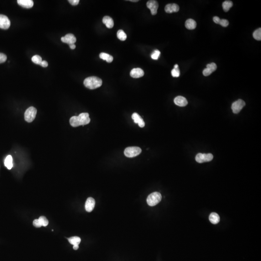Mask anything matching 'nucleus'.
<instances>
[{
  "mask_svg": "<svg viewBox=\"0 0 261 261\" xmlns=\"http://www.w3.org/2000/svg\"><path fill=\"white\" fill-rule=\"evenodd\" d=\"M89 114L87 113H82L78 116H73L70 119V123L72 126L77 127L80 125H87L90 123Z\"/></svg>",
  "mask_w": 261,
  "mask_h": 261,
  "instance_id": "1",
  "label": "nucleus"
},
{
  "mask_svg": "<svg viewBox=\"0 0 261 261\" xmlns=\"http://www.w3.org/2000/svg\"><path fill=\"white\" fill-rule=\"evenodd\" d=\"M102 80L101 78L96 77H90L86 78L84 81V85L86 88L90 89H96L99 88L102 85Z\"/></svg>",
  "mask_w": 261,
  "mask_h": 261,
  "instance_id": "2",
  "label": "nucleus"
},
{
  "mask_svg": "<svg viewBox=\"0 0 261 261\" xmlns=\"http://www.w3.org/2000/svg\"><path fill=\"white\" fill-rule=\"evenodd\" d=\"M162 198V197L161 193L158 192H154L148 196L147 199V202L150 206L153 207L161 202Z\"/></svg>",
  "mask_w": 261,
  "mask_h": 261,
  "instance_id": "3",
  "label": "nucleus"
},
{
  "mask_svg": "<svg viewBox=\"0 0 261 261\" xmlns=\"http://www.w3.org/2000/svg\"><path fill=\"white\" fill-rule=\"evenodd\" d=\"M142 150L138 147H130L125 149L124 155L127 157L133 158L141 153Z\"/></svg>",
  "mask_w": 261,
  "mask_h": 261,
  "instance_id": "4",
  "label": "nucleus"
},
{
  "mask_svg": "<svg viewBox=\"0 0 261 261\" xmlns=\"http://www.w3.org/2000/svg\"><path fill=\"white\" fill-rule=\"evenodd\" d=\"M37 114V110L33 107L29 108L25 111L24 119L28 123H32L35 120Z\"/></svg>",
  "mask_w": 261,
  "mask_h": 261,
  "instance_id": "5",
  "label": "nucleus"
},
{
  "mask_svg": "<svg viewBox=\"0 0 261 261\" xmlns=\"http://www.w3.org/2000/svg\"><path fill=\"white\" fill-rule=\"evenodd\" d=\"M213 158V155L211 153H198L196 156V160L197 162L203 163L211 161Z\"/></svg>",
  "mask_w": 261,
  "mask_h": 261,
  "instance_id": "6",
  "label": "nucleus"
},
{
  "mask_svg": "<svg viewBox=\"0 0 261 261\" xmlns=\"http://www.w3.org/2000/svg\"><path fill=\"white\" fill-rule=\"evenodd\" d=\"M245 105V102L241 99H239L235 102L232 105V109L235 114H238L240 112L243 107Z\"/></svg>",
  "mask_w": 261,
  "mask_h": 261,
  "instance_id": "7",
  "label": "nucleus"
},
{
  "mask_svg": "<svg viewBox=\"0 0 261 261\" xmlns=\"http://www.w3.org/2000/svg\"><path fill=\"white\" fill-rule=\"evenodd\" d=\"M11 23L8 17L5 15L0 14V28L7 30L10 27Z\"/></svg>",
  "mask_w": 261,
  "mask_h": 261,
  "instance_id": "8",
  "label": "nucleus"
},
{
  "mask_svg": "<svg viewBox=\"0 0 261 261\" xmlns=\"http://www.w3.org/2000/svg\"><path fill=\"white\" fill-rule=\"evenodd\" d=\"M147 6L150 9L152 15H155L157 13V10L159 8V4L157 2L154 0L149 1L147 3Z\"/></svg>",
  "mask_w": 261,
  "mask_h": 261,
  "instance_id": "9",
  "label": "nucleus"
},
{
  "mask_svg": "<svg viewBox=\"0 0 261 261\" xmlns=\"http://www.w3.org/2000/svg\"><path fill=\"white\" fill-rule=\"evenodd\" d=\"M61 40L62 42L68 44L69 45H71L74 44L77 41V39L74 35L72 34H68L64 37H62Z\"/></svg>",
  "mask_w": 261,
  "mask_h": 261,
  "instance_id": "10",
  "label": "nucleus"
},
{
  "mask_svg": "<svg viewBox=\"0 0 261 261\" xmlns=\"http://www.w3.org/2000/svg\"><path fill=\"white\" fill-rule=\"evenodd\" d=\"M96 205L95 200L92 197L88 198L85 203V209L88 212H90L94 209Z\"/></svg>",
  "mask_w": 261,
  "mask_h": 261,
  "instance_id": "11",
  "label": "nucleus"
},
{
  "mask_svg": "<svg viewBox=\"0 0 261 261\" xmlns=\"http://www.w3.org/2000/svg\"><path fill=\"white\" fill-rule=\"evenodd\" d=\"M144 75V72L140 68H134L130 72V76L133 78H138L142 77Z\"/></svg>",
  "mask_w": 261,
  "mask_h": 261,
  "instance_id": "12",
  "label": "nucleus"
},
{
  "mask_svg": "<svg viewBox=\"0 0 261 261\" xmlns=\"http://www.w3.org/2000/svg\"><path fill=\"white\" fill-rule=\"evenodd\" d=\"M165 11L167 13H172L177 12L180 10V8L178 5L176 4H168L165 7Z\"/></svg>",
  "mask_w": 261,
  "mask_h": 261,
  "instance_id": "13",
  "label": "nucleus"
},
{
  "mask_svg": "<svg viewBox=\"0 0 261 261\" xmlns=\"http://www.w3.org/2000/svg\"><path fill=\"white\" fill-rule=\"evenodd\" d=\"M132 118L134 120V123L138 124L139 126L140 127L143 128L145 126V122L144 121L142 118H141V117L138 113H133Z\"/></svg>",
  "mask_w": 261,
  "mask_h": 261,
  "instance_id": "14",
  "label": "nucleus"
},
{
  "mask_svg": "<svg viewBox=\"0 0 261 261\" xmlns=\"http://www.w3.org/2000/svg\"><path fill=\"white\" fill-rule=\"evenodd\" d=\"M174 103L176 105H178L179 107H185L188 104V101L187 99L184 97L181 96H178L174 99Z\"/></svg>",
  "mask_w": 261,
  "mask_h": 261,
  "instance_id": "15",
  "label": "nucleus"
},
{
  "mask_svg": "<svg viewBox=\"0 0 261 261\" xmlns=\"http://www.w3.org/2000/svg\"><path fill=\"white\" fill-rule=\"evenodd\" d=\"M17 2L20 6L26 8H30L34 6V2L32 0H17Z\"/></svg>",
  "mask_w": 261,
  "mask_h": 261,
  "instance_id": "16",
  "label": "nucleus"
},
{
  "mask_svg": "<svg viewBox=\"0 0 261 261\" xmlns=\"http://www.w3.org/2000/svg\"><path fill=\"white\" fill-rule=\"evenodd\" d=\"M103 23L108 28H112L114 26V21L111 17L109 16L104 17L103 19Z\"/></svg>",
  "mask_w": 261,
  "mask_h": 261,
  "instance_id": "17",
  "label": "nucleus"
},
{
  "mask_svg": "<svg viewBox=\"0 0 261 261\" xmlns=\"http://www.w3.org/2000/svg\"><path fill=\"white\" fill-rule=\"evenodd\" d=\"M196 23L194 20L190 19L185 22V27L188 30H193L196 27Z\"/></svg>",
  "mask_w": 261,
  "mask_h": 261,
  "instance_id": "18",
  "label": "nucleus"
},
{
  "mask_svg": "<svg viewBox=\"0 0 261 261\" xmlns=\"http://www.w3.org/2000/svg\"><path fill=\"white\" fill-rule=\"evenodd\" d=\"M209 219L210 222L214 224H217L220 220V218L219 215L215 212L211 213L209 217Z\"/></svg>",
  "mask_w": 261,
  "mask_h": 261,
  "instance_id": "19",
  "label": "nucleus"
},
{
  "mask_svg": "<svg viewBox=\"0 0 261 261\" xmlns=\"http://www.w3.org/2000/svg\"><path fill=\"white\" fill-rule=\"evenodd\" d=\"M5 165L8 169H11L13 167V158L11 155H8L6 157L5 161Z\"/></svg>",
  "mask_w": 261,
  "mask_h": 261,
  "instance_id": "20",
  "label": "nucleus"
},
{
  "mask_svg": "<svg viewBox=\"0 0 261 261\" xmlns=\"http://www.w3.org/2000/svg\"><path fill=\"white\" fill-rule=\"evenodd\" d=\"M68 239L70 243L73 245H79L81 242V238L78 236H73Z\"/></svg>",
  "mask_w": 261,
  "mask_h": 261,
  "instance_id": "21",
  "label": "nucleus"
},
{
  "mask_svg": "<svg viewBox=\"0 0 261 261\" xmlns=\"http://www.w3.org/2000/svg\"><path fill=\"white\" fill-rule=\"evenodd\" d=\"M233 2L230 1H224L223 4V9L224 11H229L230 9L233 6Z\"/></svg>",
  "mask_w": 261,
  "mask_h": 261,
  "instance_id": "22",
  "label": "nucleus"
},
{
  "mask_svg": "<svg viewBox=\"0 0 261 261\" xmlns=\"http://www.w3.org/2000/svg\"><path fill=\"white\" fill-rule=\"evenodd\" d=\"M117 37L121 41H125L127 38V35L123 30H120L117 32Z\"/></svg>",
  "mask_w": 261,
  "mask_h": 261,
  "instance_id": "23",
  "label": "nucleus"
},
{
  "mask_svg": "<svg viewBox=\"0 0 261 261\" xmlns=\"http://www.w3.org/2000/svg\"><path fill=\"white\" fill-rule=\"evenodd\" d=\"M254 38L258 41H260L261 40V29H258L257 30L254 31L253 34Z\"/></svg>",
  "mask_w": 261,
  "mask_h": 261,
  "instance_id": "24",
  "label": "nucleus"
},
{
  "mask_svg": "<svg viewBox=\"0 0 261 261\" xmlns=\"http://www.w3.org/2000/svg\"><path fill=\"white\" fill-rule=\"evenodd\" d=\"M32 61L36 65H40L42 62V59L39 55H35L32 57Z\"/></svg>",
  "mask_w": 261,
  "mask_h": 261,
  "instance_id": "25",
  "label": "nucleus"
},
{
  "mask_svg": "<svg viewBox=\"0 0 261 261\" xmlns=\"http://www.w3.org/2000/svg\"><path fill=\"white\" fill-rule=\"evenodd\" d=\"M38 220L43 226H47L48 225V220H47V219L45 217H40Z\"/></svg>",
  "mask_w": 261,
  "mask_h": 261,
  "instance_id": "26",
  "label": "nucleus"
},
{
  "mask_svg": "<svg viewBox=\"0 0 261 261\" xmlns=\"http://www.w3.org/2000/svg\"><path fill=\"white\" fill-rule=\"evenodd\" d=\"M160 54H161V52H160V51L158 50H155L151 54V58L153 59H155V60H157L160 57Z\"/></svg>",
  "mask_w": 261,
  "mask_h": 261,
  "instance_id": "27",
  "label": "nucleus"
},
{
  "mask_svg": "<svg viewBox=\"0 0 261 261\" xmlns=\"http://www.w3.org/2000/svg\"><path fill=\"white\" fill-rule=\"evenodd\" d=\"M171 74L174 77H178L180 76V70L178 68H174L171 71Z\"/></svg>",
  "mask_w": 261,
  "mask_h": 261,
  "instance_id": "28",
  "label": "nucleus"
},
{
  "mask_svg": "<svg viewBox=\"0 0 261 261\" xmlns=\"http://www.w3.org/2000/svg\"><path fill=\"white\" fill-rule=\"evenodd\" d=\"M207 68H209L213 72L216 70L217 66L215 63L212 62L210 64H208L207 65Z\"/></svg>",
  "mask_w": 261,
  "mask_h": 261,
  "instance_id": "29",
  "label": "nucleus"
},
{
  "mask_svg": "<svg viewBox=\"0 0 261 261\" xmlns=\"http://www.w3.org/2000/svg\"><path fill=\"white\" fill-rule=\"evenodd\" d=\"M110 55L108 54V53H104V52H102V53H101L99 55V57L101 59H103V60H105V61H107L108 60V59L109 58V57H110Z\"/></svg>",
  "mask_w": 261,
  "mask_h": 261,
  "instance_id": "30",
  "label": "nucleus"
},
{
  "mask_svg": "<svg viewBox=\"0 0 261 261\" xmlns=\"http://www.w3.org/2000/svg\"><path fill=\"white\" fill-rule=\"evenodd\" d=\"M219 24L223 27H226L229 25V21L225 19H222V20H220Z\"/></svg>",
  "mask_w": 261,
  "mask_h": 261,
  "instance_id": "31",
  "label": "nucleus"
},
{
  "mask_svg": "<svg viewBox=\"0 0 261 261\" xmlns=\"http://www.w3.org/2000/svg\"><path fill=\"white\" fill-rule=\"evenodd\" d=\"M212 73H213V72H212L210 69L208 68H205V69L203 70V74H204V76H205V77L209 76V75L211 74Z\"/></svg>",
  "mask_w": 261,
  "mask_h": 261,
  "instance_id": "32",
  "label": "nucleus"
},
{
  "mask_svg": "<svg viewBox=\"0 0 261 261\" xmlns=\"http://www.w3.org/2000/svg\"><path fill=\"white\" fill-rule=\"evenodd\" d=\"M7 59V56L5 54L0 53V63H4Z\"/></svg>",
  "mask_w": 261,
  "mask_h": 261,
  "instance_id": "33",
  "label": "nucleus"
},
{
  "mask_svg": "<svg viewBox=\"0 0 261 261\" xmlns=\"http://www.w3.org/2000/svg\"><path fill=\"white\" fill-rule=\"evenodd\" d=\"M33 224H34V226L35 227L39 228L41 227V226H42V225L41 224V223L40 222L38 219L35 220L34 222H33Z\"/></svg>",
  "mask_w": 261,
  "mask_h": 261,
  "instance_id": "34",
  "label": "nucleus"
},
{
  "mask_svg": "<svg viewBox=\"0 0 261 261\" xmlns=\"http://www.w3.org/2000/svg\"><path fill=\"white\" fill-rule=\"evenodd\" d=\"M68 2H69L70 4L74 6L77 5L79 3V0H69Z\"/></svg>",
  "mask_w": 261,
  "mask_h": 261,
  "instance_id": "35",
  "label": "nucleus"
},
{
  "mask_svg": "<svg viewBox=\"0 0 261 261\" xmlns=\"http://www.w3.org/2000/svg\"><path fill=\"white\" fill-rule=\"evenodd\" d=\"M220 17H213V21H214V23H215L219 24L220 22Z\"/></svg>",
  "mask_w": 261,
  "mask_h": 261,
  "instance_id": "36",
  "label": "nucleus"
},
{
  "mask_svg": "<svg viewBox=\"0 0 261 261\" xmlns=\"http://www.w3.org/2000/svg\"><path fill=\"white\" fill-rule=\"evenodd\" d=\"M41 65L42 67H47V66H48V63H47V62L46 61H42V62H41Z\"/></svg>",
  "mask_w": 261,
  "mask_h": 261,
  "instance_id": "37",
  "label": "nucleus"
},
{
  "mask_svg": "<svg viewBox=\"0 0 261 261\" xmlns=\"http://www.w3.org/2000/svg\"><path fill=\"white\" fill-rule=\"evenodd\" d=\"M113 60V57L111 55H110V57H109V58L108 59V60L106 61L108 62V63H110V62H112Z\"/></svg>",
  "mask_w": 261,
  "mask_h": 261,
  "instance_id": "38",
  "label": "nucleus"
},
{
  "mask_svg": "<svg viewBox=\"0 0 261 261\" xmlns=\"http://www.w3.org/2000/svg\"><path fill=\"white\" fill-rule=\"evenodd\" d=\"M69 47L71 49H72V50H74V48H76V45H74V44L69 45Z\"/></svg>",
  "mask_w": 261,
  "mask_h": 261,
  "instance_id": "39",
  "label": "nucleus"
},
{
  "mask_svg": "<svg viewBox=\"0 0 261 261\" xmlns=\"http://www.w3.org/2000/svg\"><path fill=\"white\" fill-rule=\"evenodd\" d=\"M78 248H79V246H78V245H74V246H73V249H74V250H78Z\"/></svg>",
  "mask_w": 261,
  "mask_h": 261,
  "instance_id": "40",
  "label": "nucleus"
},
{
  "mask_svg": "<svg viewBox=\"0 0 261 261\" xmlns=\"http://www.w3.org/2000/svg\"><path fill=\"white\" fill-rule=\"evenodd\" d=\"M130 1L133 2H137L138 1V0H136V1H135V0H134V1H132V0H130Z\"/></svg>",
  "mask_w": 261,
  "mask_h": 261,
  "instance_id": "41",
  "label": "nucleus"
}]
</instances>
